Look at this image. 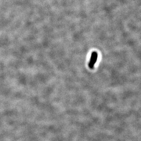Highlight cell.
Here are the masks:
<instances>
[{
  "instance_id": "obj_1",
  "label": "cell",
  "mask_w": 141,
  "mask_h": 141,
  "mask_svg": "<svg viewBox=\"0 0 141 141\" xmlns=\"http://www.w3.org/2000/svg\"><path fill=\"white\" fill-rule=\"evenodd\" d=\"M97 57H98V55L96 52H93L92 53L90 60L89 64V66L90 68H93L94 64L97 62Z\"/></svg>"
}]
</instances>
